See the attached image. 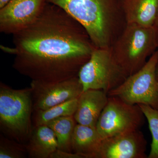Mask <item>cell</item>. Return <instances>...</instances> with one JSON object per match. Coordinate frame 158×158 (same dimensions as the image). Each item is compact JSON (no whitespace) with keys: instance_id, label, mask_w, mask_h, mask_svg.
<instances>
[{"instance_id":"14","label":"cell","mask_w":158,"mask_h":158,"mask_svg":"<svg viewBox=\"0 0 158 158\" xmlns=\"http://www.w3.org/2000/svg\"><path fill=\"white\" fill-rule=\"evenodd\" d=\"M58 149L56 138L47 125L35 127L32 131L26 150L32 158H50Z\"/></svg>"},{"instance_id":"6","label":"cell","mask_w":158,"mask_h":158,"mask_svg":"<svg viewBox=\"0 0 158 158\" xmlns=\"http://www.w3.org/2000/svg\"><path fill=\"white\" fill-rule=\"evenodd\" d=\"M158 59V49L142 68L129 76L121 85L110 91L108 96L118 98L130 104L147 105L158 110V80L156 75Z\"/></svg>"},{"instance_id":"9","label":"cell","mask_w":158,"mask_h":158,"mask_svg":"<svg viewBox=\"0 0 158 158\" xmlns=\"http://www.w3.org/2000/svg\"><path fill=\"white\" fill-rule=\"evenodd\" d=\"M47 0H11L0 9V32L14 34L23 30L39 17Z\"/></svg>"},{"instance_id":"13","label":"cell","mask_w":158,"mask_h":158,"mask_svg":"<svg viewBox=\"0 0 158 158\" xmlns=\"http://www.w3.org/2000/svg\"><path fill=\"white\" fill-rule=\"evenodd\" d=\"M102 141L96 127L77 123L72 138V149L85 158H97Z\"/></svg>"},{"instance_id":"4","label":"cell","mask_w":158,"mask_h":158,"mask_svg":"<svg viewBox=\"0 0 158 158\" xmlns=\"http://www.w3.org/2000/svg\"><path fill=\"white\" fill-rule=\"evenodd\" d=\"M33 110L31 87L16 90L1 83L0 124L5 133L19 142L30 138Z\"/></svg>"},{"instance_id":"22","label":"cell","mask_w":158,"mask_h":158,"mask_svg":"<svg viewBox=\"0 0 158 158\" xmlns=\"http://www.w3.org/2000/svg\"><path fill=\"white\" fill-rule=\"evenodd\" d=\"M156 75L157 78L158 80V59L157 62L156 66Z\"/></svg>"},{"instance_id":"11","label":"cell","mask_w":158,"mask_h":158,"mask_svg":"<svg viewBox=\"0 0 158 158\" xmlns=\"http://www.w3.org/2000/svg\"><path fill=\"white\" fill-rule=\"evenodd\" d=\"M109 99L104 90L89 89L83 91L78 98L73 117L78 124L96 127L100 116Z\"/></svg>"},{"instance_id":"12","label":"cell","mask_w":158,"mask_h":158,"mask_svg":"<svg viewBox=\"0 0 158 158\" xmlns=\"http://www.w3.org/2000/svg\"><path fill=\"white\" fill-rule=\"evenodd\" d=\"M127 24L152 27L158 14V0H121Z\"/></svg>"},{"instance_id":"18","label":"cell","mask_w":158,"mask_h":158,"mask_svg":"<svg viewBox=\"0 0 158 158\" xmlns=\"http://www.w3.org/2000/svg\"><path fill=\"white\" fill-rule=\"evenodd\" d=\"M21 146L13 143L7 138H1L0 143V158H22L24 157L25 152Z\"/></svg>"},{"instance_id":"17","label":"cell","mask_w":158,"mask_h":158,"mask_svg":"<svg viewBox=\"0 0 158 158\" xmlns=\"http://www.w3.org/2000/svg\"><path fill=\"white\" fill-rule=\"evenodd\" d=\"M148 122L152 136V142L148 158H158V110L149 106L138 105Z\"/></svg>"},{"instance_id":"16","label":"cell","mask_w":158,"mask_h":158,"mask_svg":"<svg viewBox=\"0 0 158 158\" xmlns=\"http://www.w3.org/2000/svg\"><path fill=\"white\" fill-rule=\"evenodd\" d=\"M78 98L73 99L45 110H34L35 127L46 125L50 121L62 116H73L77 106Z\"/></svg>"},{"instance_id":"10","label":"cell","mask_w":158,"mask_h":158,"mask_svg":"<svg viewBox=\"0 0 158 158\" xmlns=\"http://www.w3.org/2000/svg\"><path fill=\"white\" fill-rule=\"evenodd\" d=\"M147 141L139 129L102 139L97 158H146Z\"/></svg>"},{"instance_id":"8","label":"cell","mask_w":158,"mask_h":158,"mask_svg":"<svg viewBox=\"0 0 158 158\" xmlns=\"http://www.w3.org/2000/svg\"><path fill=\"white\" fill-rule=\"evenodd\" d=\"M33 110H45L71 100L78 98L84 91L78 77L56 83L32 81L31 84Z\"/></svg>"},{"instance_id":"7","label":"cell","mask_w":158,"mask_h":158,"mask_svg":"<svg viewBox=\"0 0 158 158\" xmlns=\"http://www.w3.org/2000/svg\"><path fill=\"white\" fill-rule=\"evenodd\" d=\"M144 118L138 105L130 104L118 98L109 96L96 129L103 139L139 129L144 124Z\"/></svg>"},{"instance_id":"21","label":"cell","mask_w":158,"mask_h":158,"mask_svg":"<svg viewBox=\"0 0 158 158\" xmlns=\"http://www.w3.org/2000/svg\"><path fill=\"white\" fill-rule=\"evenodd\" d=\"M11 1V0H0V9L4 8Z\"/></svg>"},{"instance_id":"3","label":"cell","mask_w":158,"mask_h":158,"mask_svg":"<svg viewBox=\"0 0 158 158\" xmlns=\"http://www.w3.org/2000/svg\"><path fill=\"white\" fill-rule=\"evenodd\" d=\"M111 49L128 76L135 73L158 49L154 29L153 27L127 24Z\"/></svg>"},{"instance_id":"2","label":"cell","mask_w":158,"mask_h":158,"mask_svg":"<svg viewBox=\"0 0 158 158\" xmlns=\"http://www.w3.org/2000/svg\"><path fill=\"white\" fill-rule=\"evenodd\" d=\"M80 23L98 48H111L127 23L121 0H47Z\"/></svg>"},{"instance_id":"5","label":"cell","mask_w":158,"mask_h":158,"mask_svg":"<svg viewBox=\"0 0 158 158\" xmlns=\"http://www.w3.org/2000/svg\"><path fill=\"white\" fill-rule=\"evenodd\" d=\"M128 77L114 58L111 48H95L78 73L84 91L101 90L108 93Z\"/></svg>"},{"instance_id":"1","label":"cell","mask_w":158,"mask_h":158,"mask_svg":"<svg viewBox=\"0 0 158 158\" xmlns=\"http://www.w3.org/2000/svg\"><path fill=\"white\" fill-rule=\"evenodd\" d=\"M12 35L13 68L32 81L41 83L78 77L96 48L80 23L48 2L33 23Z\"/></svg>"},{"instance_id":"15","label":"cell","mask_w":158,"mask_h":158,"mask_svg":"<svg viewBox=\"0 0 158 158\" xmlns=\"http://www.w3.org/2000/svg\"><path fill=\"white\" fill-rule=\"evenodd\" d=\"M73 116H62L56 118L47 124L52 130L58 143V149L72 152L71 141L75 127Z\"/></svg>"},{"instance_id":"19","label":"cell","mask_w":158,"mask_h":158,"mask_svg":"<svg viewBox=\"0 0 158 158\" xmlns=\"http://www.w3.org/2000/svg\"><path fill=\"white\" fill-rule=\"evenodd\" d=\"M50 158H85L77 153L68 152L57 149L51 156Z\"/></svg>"},{"instance_id":"20","label":"cell","mask_w":158,"mask_h":158,"mask_svg":"<svg viewBox=\"0 0 158 158\" xmlns=\"http://www.w3.org/2000/svg\"><path fill=\"white\" fill-rule=\"evenodd\" d=\"M152 27L154 29L155 32L156 39L158 49V14Z\"/></svg>"}]
</instances>
